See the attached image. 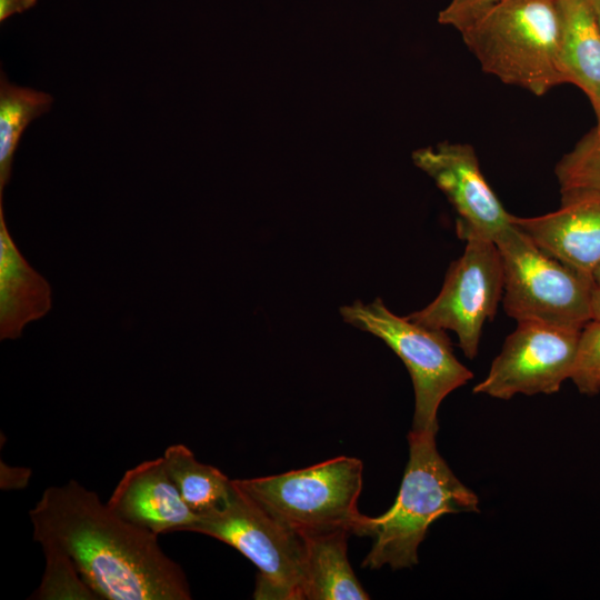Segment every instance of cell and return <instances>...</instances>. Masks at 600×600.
<instances>
[{"instance_id": "6da1fadb", "label": "cell", "mask_w": 600, "mask_h": 600, "mask_svg": "<svg viewBox=\"0 0 600 600\" xmlns=\"http://www.w3.org/2000/svg\"><path fill=\"white\" fill-rule=\"evenodd\" d=\"M29 517L33 540L68 554L99 599L192 598L182 568L160 548L158 534L120 518L77 480L48 487Z\"/></svg>"}, {"instance_id": "7a4b0ae2", "label": "cell", "mask_w": 600, "mask_h": 600, "mask_svg": "<svg viewBox=\"0 0 600 600\" xmlns=\"http://www.w3.org/2000/svg\"><path fill=\"white\" fill-rule=\"evenodd\" d=\"M432 432L408 434L409 460L393 506L368 518L366 536L373 544L362 568H410L430 524L447 513L479 512L477 494L467 488L440 456Z\"/></svg>"}, {"instance_id": "3957f363", "label": "cell", "mask_w": 600, "mask_h": 600, "mask_svg": "<svg viewBox=\"0 0 600 600\" xmlns=\"http://www.w3.org/2000/svg\"><path fill=\"white\" fill-rule=\"evenodd\" d=\"M482 70L541 97L566 83L558 0H502L461 32Z\"/></svg>"}, {"instance_id": "277c9868", "label": "cell", "mask_w": 600, "mask_h": 600, "mask_svg": "<svg viewBox=\"0 0 600 600\" xmlns=\"http://www.w3.org/2000/svg\"><path fill=\"white\" fill-rule=\"evenodd\" d=\"M234 482L300 536L336 529L366 536L369 517L358 510L362 462L357 458L340 456L303 469Z\"/></svg>"}, {"instance_id": "5b68a950", "label": "cell", "mask_w": 600, "mask_h": 600, "mask_svg": "<svg viewBox=\"0 0 600 600\" xmlns=\"http://www.w3.org/2000/svg\"><path fill=\"white\" fill-rule=\"evenodd\" d=\"M493 241L502 258L509 317L579 329L592 320V279L543 252L513 222Z\"/></svg>"}, {"instance_id": "8992f818", "label": "cell", "mask_w": 600, "mask_h": 600, "mask_svg": "<svg viewBox=\"0 0 600 600\" xmlns=\"http://www.w3.org/2000/svg\"><path fill=\"white\" fill-rule=\"evenodd\" d=\"M229 500L198 516L188 531L218 539L242 553L258 569L253 598L303 600L302 537L268 513L234 480Z\"/></svg>"}, {"instance_id": "52a82bcc", "label": "cell", "mask_w": 600, "mask_h": 600, "mask_svg": "<svg viewBox=\"0 0 600 600\" xmlns=\"http://www.w3.org/2000/svg\"><path fill=\"white\" fill-rule=\"evenodd\" d=\"M340 313L347 323L381 339L402 360L414 389L411 430L437 433L440 403L473 377L454 356L446 330L399 317L380 298L370 303L354 301Z\"/></svg>"}, {"instance_id": "ba28073f", "label": "cell", "mask_w": 600, "mask_h": 600, "mask_svg": "<svg viewBox=\"0 0 600 600\" xmlns=\"http://www.w3.org/2000/svg\"><path fill=\"white\" fill-rule=\"evenodd\" d=\"M453 261L439 294L408 316L424 327L454 331L464 356H477L484 322L492 319L503 293V264L493 240L470 236Z\"/></svg>"}, {"instance_id": "9c48e42d", "label": "cell", "mask_w": 600, "mask_h": 600, "mask_svg": "<svg viewBox=\"0 0 600 600\" xmlns=\"http://www.w3.org/2000/svg\"><path fill=\"white\" fill-rule=\"evenodd\" d=\"M581 329L538 321L518 322L474 393L509 400L517 393H554L570 378Z\"/></svg>"}, {"instance_id": "30bf717a", "label": "cell", "mask_w": 600, "mask_h": 600, "mask_svg": "<svg viewBox=\"0 0 600 600\" xmlns=\"http://www.w3.org/2000/svg\"><path fill=\"white\" fill-rule=\"evenodd\" d=\"M414 163L428 173L458 213L460 239L477 236L494 240L512 222L483 177L473 148L442 143L413 154Z\"/></svg>"}, {"instance_id": "8fae6325", "label": "cell", "mask_w": 600, "mask_h": 600, "mask_svg": "<svg viewBox=\"0 0 600 600\" xmlns=\"http://www.w3.org/2000/svg\"><path fill=\"white\" fill-rule=\"evenodd\" d=\"M512 222L543 252L584 277L600 264V196L561 198V207Z\"/></svg>"}, {"instance_id": "7c38bea8", "label": "cell", "mask_w": 600, "mask_h": 600, "mask_svg": "<svg viewBox=\"0 0 600 600\" xmlns=\"http://www.w3.org/2000/svg\"><path fill=\"white\" fill-rule=\"evenodd\" d=\"M107 504L120 518L158 536L188 531L198 519L181 498L162 457L127 470Z\"/></svg>"}, {"instance_id": "4fadbf2b", "label": "cell", "mask_w": 600, "mask_h": 600, "mask_svg": "<svg viewBox=\"0 0 600 600\" xmlns=\"http://www.w3.org/2000/svg\"><path fill=\"white\" fill-rule=\"evenodd\" d=\"M51 287L20 253L0 198V339H17L23 328L51 309Z\"/></svg>"}, {"instance_id": "5bb4252c", "label": "cell", "mask_w": 600, "mask_h": 600, "mask_svg": "<svg viewBox=\"0 0 600 600\" xmlns=\"http://www.w3.org/2000/svg\"><path fill=\"white\" fill-rule=\"evenodd\" d=\"M559 61L566 83L600 98V28L586 0H558Z\"/></svg>"}, {"instance_id": "9a60e30c", "label": "cell", "mask_w": 600, "mask_h": 600, "mask_svg": "<svg viewBox=\"0 0 600 600\" xmlns=\"http://www.w3.org/2000/svg\"><path fill=\"white\" fill-rule=\"evenodd\" d=\"M344 529L303 534V600H368L347 556Z\"/></svg>"}, {"instance_id": "2e32d148", "label": "cell", "mask_w": 600, "mask_h": 600, "mask_svg": "<svg viewBox=\"0 0 600 600\" xmlns=\"http://www.w3.org/2000/svg\"><path fill=\"white\" fill-rule=\"evenodd\" d=\"M162 458L181 498L196 514L219 509L229 500L232 480L219 469L198 461L184 444L169 446Z\"/></svg>"}, {"instance_id": "e0dca14e", "label": "cell", "mask_w": 600, "mask_h": 600, "mask_svg": "<svg viewBox=\"0 0 600 600\" xmlns=\"http://www.w3.org/2000/svg\"><path fill=\"white\" fill-rule=\"evenodd\" d=\"M53 98L43 91L18 87L0 77V198L11 176L13 156L27 126L48 112Z\"/></svg>"}, {"instance_id": "ac0fdd59", "label": "cell", "mask_w": 600, "mask_h": 600, "mask_svg": "<svg viewBox=\"0 0 600 600\" xmlns=\"http://www.w3.org/2000/svg\"><path fill=\"white\" fill-rule=\"evenodd\" d=\"M561 198L600 196V133L589 131L556 167Z\"/></svg>"}, {"instance_id": "d6986e66", "label": "cell", "mask_w": 600, "mask_h": 600, "mask_svg": "<svg viewBox=\"0 0 600 600\" xmlns=\"http://www.w3.org/2000/svg\"><path fill=\"white\" fill-rule=\"evenodd\" d=\"M46 557L42 580L33 593L38 600H96L98 596L82 579L71 558L59 548L41 546Z\"/></svg>"}, {"instance_id": "ffe728a7", "label": "cell", "mask_w": 600, "mask_h": 600, "mask_svg": "<svg viewBox=\"0 0 600 600\" xmlns=\"http://www.w3.org/2000/svg\"><path fill=\"white\" fill-rule=\"evenodd\" d=\"M570 379L581 393L600 392V321L598 320H590L581 329Z\"/></svg>"}, {"instance_id": "44dd1931", "label": "cell", "mask_w": 600, "mask_h": 600, "mask_svg": "<svg viewBox=\"0 0 600 600\" xmlns=\"http://www.w3.org/2000/svg\"><path fill=\"white\" fill-rule=\"evenodd\" d=\"M502 0H451L440 12L439 21L459 32Z\"/></svg>"}, {"instance_id": "7402d4cb", "label": "cell", "mask_w": 600, "mask_h": 600, "mask_svg": "<svg viewBox=\"0 0 600 600\" xmlns=\"http://www.w3.org/2000/svg\"><path fill=\"white\" fill-rule=\"evenodd\" d=\"M37 0H0V21L34 7Z\"/></svg>"}, {"instance_id": "603a6c76", "label": "cell", "mask_w": 600, "mask_h": 600, "mask_svg": "<svg viewBox=\"0 0 600 600\" xmlns=\"http://www.w3.org/2000/svg\"><path fill=\"white\" fill-rule=\"evenodd\" d=\"M592 320L600 321V288L593 289L591 301Z\"/></svg>"}, {"instance_id": "cb8c5ba5", "label": "cell", "mask_w": 600, "mask_h": 600, "mask_svg": "<svg viewBox=\"0 0 600 600\" xmlns=\"http://www.w3.org/2000/svg\"><path fill=\"white\" fill-rule=\"evenodd\" d=\"M588 6L590 7L594 19L600 28V0H586Z\"/></svg>"}, {"instance_id": "d4e9b609", "label": "cell", "mask_w": 600, "mask_h": 600, "mask_svg": "<svg viewBox=\"0 0 600 600\" xmlns=\"http://www.w3.org/2000/svg\"><path fill=\"white\" fill-rule=\"evenodd\" d=\"M592 104V108L594 110V113H596V118H597V124L596 127L593 128L597 132L600 133V98L597 99L594 102L591 103Z\"/></svg>"}, {"instance_id": "484cf974", "label": "cell", "mask_w": 600, "mask_h": 600, "mask_svg": "<svg viewBox=\"0 0 600 600\" xmlns=\"http://www.w3.org/2000/svg\"><path fill=\"white\" fill-rule=\"evenodd\" d=\"M592 281L596 288H600V264L597 267L592 274Z\"/></svg>"}]
</instances>
